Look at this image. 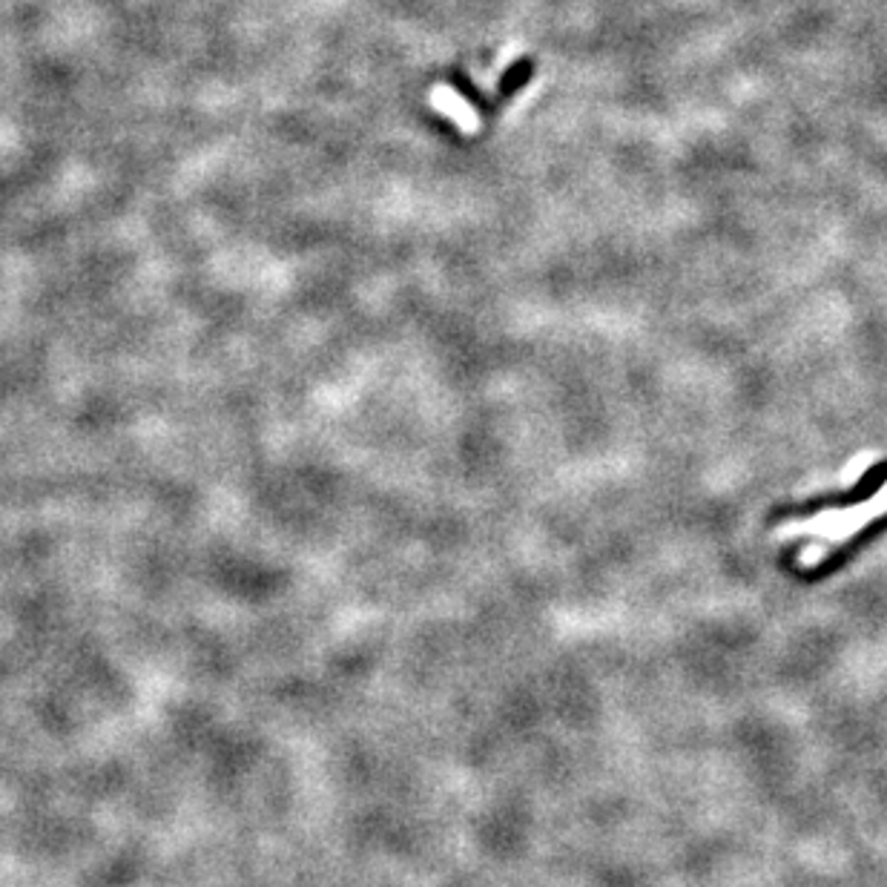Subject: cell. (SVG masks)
Wrapping results in <instances>:
<instances>
[{
	"label": "cell",
	"mask_w": 887,
	"mask_h": 887,
	"mask_svg": "<svg viewBox=\"0 0 887 887\" xmlns=\"http://www.w3.org/2000/svg\"><path fill=\"white\" fill-rule=\"evenodd\" d=\"M887 511V486L882 488L879 497L871 502H864L859 509H848V511H825L813 520H804V523L788 525L784 532H816L821 541L827 543H841L848 541L850 534H856L862 525L871 523L873 518H879Z\"/></svg>",
	"instance_id": "6da1fadb"
},
{
	"label": "cell",
	"mask_w": 887,
	"mask_h": 887,
	"mask_svg": "<svg viewBox=\"0 0 887 887\" xmlns=\"http://www.w3.org/2000/svg\"><path fill=\"white\" fill-rule=\"evenodd\" d=\"M451 84H454L457 93H460L465 100H469L471 107H477V113H480V109H488V100L483 98V93H480L477 86L471 84L469 78H465V75H454V78H451Z\"/></svg>",
	"instance_id": "3957f363"
},
{
	"label": "cell",
	"mask_w": 887,
	"mask_h": 887,
	"mask_svg": "<svg viewBox=\"0 0 887 887\" xmlns=\"http://www.w3.org/2000/svg\"><path fill=\"white\" fill-rule=\"evenodd\" d=\"M532 75H534V58H518L509 70L502 72L500 81H497V98L511 100L525 84H529V81H532Z\"/></svg>",
	"instance_id": "7a4b0ae2"
}]
</instances>
